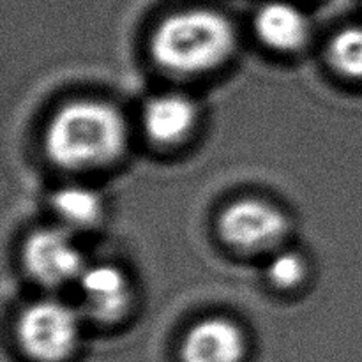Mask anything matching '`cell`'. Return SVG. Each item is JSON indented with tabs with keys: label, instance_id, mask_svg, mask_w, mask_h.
<instances>
[{
	"label": "cell",
	"instance_id": "9",
	"mask_svg": "<svg viewBox=\"0 0 362 362\" xmlns=\"http://www.w3.org/2000/svg\"><path fill=\"white\" fill-rule=\"evenodd\" d=\"M255 30L269 48L276 52H296L310 37L308 18L293 4L274 0L257 11Z\"/></svg>",
	"mask_w": 362,
	"mask_h": 362
},
{
	"label": "cell",
	"instance_id": "5",
	"mask_svg": "<svg viewBox=\"0 0 362 362\" xmlns=\"http://www.w3.org/2000/svg\"><path fill=\"white\" fill-rule=\"evenodd\" d=\"M23 265L30 278L46 288L78 281L87 267L69 230L57 226L30 233L23 246Z\"/></svg>",
	"mask_w": 362,
	"mask_h": 362
},
{
	"label": "cell",
	"instance_id": "3",
	"mask_svg": "<svg viewBox=\"0 0 362 362\" xmlns=\"http://www.w3.org/2000/svg\"><path fill=\"white\" fill-rule=\"evenodd\" d=\"M16 336L30 359L62 362L73 356L80 341V317L62 300H35L21 311Z\"/></svg>",
	"mask_w": 362,
	"mask_h": 362
},
{
	"label": "cell",
	"instance_id": "10",
	"mask_svg": "<svg viewBox=\"0 0 362 362\" xmlns=\"http://www.w3.org/2000/svg\"><path fill=\"white\" fill-rule=\"evenodd\" d=\"M52 207L60 221L71 230L90 228L103 214L101 197L85 186H66L59 189L53 194Z\"/></svg>",
	"mask_w": 362,
	"mask_h": 362
},
{
	"label": "cell",
	"instance_id": "11",
	"mask_svg": "<svg viewBox=\"0 0 362 362\" xmlns=\"http://www.w3.org/2000/svg\"><path fill=\"white\" fill-rule=\"evenodd\" d=\"M331 66L339 74L362 80V27H346L331 39L327 48Z\"/></svg>",
	"mask_w": 362,
	"mask_h": 362
},
{
	"label": "cell",
	"instance_id": "8",
	"mask_svg": "<svg viewBox=\"0 0 362 362\" xmlns=\"http://www.w3.org/2000/svg\"><path fill=\"white\" fill-rule=\"evenodd\" d=\"M144 129L161 147L182 144L198 122L197 105L187 95L161 94L145 103Z\"/></svg>",
	"mask_w": 362,
	"mask_h": 362
},
{
	"label": "cell",
	"instance_id": "1",
	"mask_svg": "<svg viewBox=\"0 0 362 362\" xmlns=\"http://www.w3.org/2000/svg\"><path fill=\"white\" fill-rule=\"evenodd\" d=\"M127 126L113 105L78 99L64 105L46 126L45 152L55 166L73 172L115 163L126 151Z\"/></svg>",
	"mask_w": 362,
	"mask_h": 362
},
{
	"label": "cell",
	"instance_id": "12",
	"mask_svg": "<svg viewBox=\"0 0 362 362\" xmlns=\"http://www.w3.org/2000/svg\"><path fill=\"white\" fill-rule=\"evenodd\" d=\"M267 278L278 288H296L306 278V262L299 253L281 251L269 262Z\"/></svg>",
	"mask_w": 362,
	"mask_h": 362
},
{
	"label": "cell",
	"instance_id": "2",
	"mask_svg": "<svg viewBox=\"0 0 362 362\" xmlns=\"http://www.w3.org/2000/svg\"><path fill=\"white\" fill-rule=\"evenodd\" d=\"M235 28L221 13L204 7L179 11L159 23L151 52L159 67L194 76L223 66L235 52Z\"/></svg>",
	"mask_w": 362,
	"mask_h": 362
},
{
	"label": "cell",
	"instance_id": "6",
	"mask_svg": "<svg viewBox=\"0 0 362 362\" xmlns=\"http://www.w3.org/2000/svg\"><path fill=\"white\" fill-rule=\"evenodd\" d=\"M87 313L99 322H117L131 304V288L126 274L112 264L85 267L78 279Z\"/></svg>",
	"mask_w": 362,
	"mask_h": 362
},
{
	"label": "cell",
	"instance_id": "7",
	"mask_svg": "<svg viewBox=\"0 0 362 362\" xmlns=\"http://www.w3.org/2000/svg\"><path fill=\"white\" fill-rule=\"evenodd\" d=\"M246 339L239 325L223 317L198 322L182 343V362H240Z\"/></svg>",
	"mask_w": 362,
	"mask_h": 362
},
{
	"label": "cell",
	"instance_id": "4",
	"mask_svg": "<svg viewBox=\"0 0 362 362\" xmlns=\"http://www.w3.org/2000/svg\"><path fill=\"white\" fill-rule=\"evenodd\" d=\"M218 232L225 244L243 253L276 250L288 233V219L272 204L258 198H240L221 211Z\"/></svg>",
	"mask_w": 362,
	"mask_h": 362
}]
</instances>
